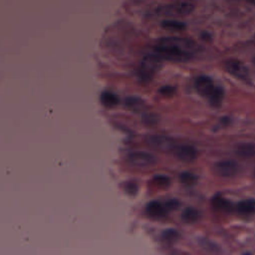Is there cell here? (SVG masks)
<instances>
[{
  "label": "cell",
  "instance_id": "cell-1",
  "mask_svg": "<svg viewBox=\"0 0 255 255\" xmlns=\"http://www.w3.org/2000/svg\"><path fill=\"white\" fill-rule=\"evenodd\" d=\"M155 51L161 58L172 61H187L198 50V46L194 41L177 37H165L157 41Z\"/></svg>",
  "mask_w": 255,
  "mask_h": 255
},
{
  "label": "cell",
  "instance_id": "cell-2",
  "mask_svg": "<svg viewBox=\"0 0 255 255\" xmlns=\"http://www.w3.org/2000/svg\"><path fill=\"white\" fill-rule=\"evenodd\" d=\"M146 143L153 149L160 150V151H169L173 150L175 145V141L164 134H158V133H153V134H148L145 137Z\"/></svg>",
  "mask_w": 255,
  "mask_h": 255
},
{
  "label": "cell",
  "instance_id": "cell-3",
  "mask_svg": "<svg viewBox=\"0 0 255 255\" xmlns=\"http://www.w3.org/2000/svg\"><path fill=\"white\" fill-rule=\"evenodd\" d=\"M127 160L133 166L136 167H148L155 163V156L147 151L133 150L128 153Z\"/></svg>",
  "mask_w": 255,
  "mask_h": 255
},
{
  "label": "cell",
  "instance_id": "cell-4",
  "mask_svg": "<svg viewBox=\"0 0 255 255\" xmlns=\"http://www.w3.org/2000/svg\"><path fill=\"white\" fill-rule=\"evenodd\" d=\"M223 67L227 73L233 77L247 81L249 79V72L245 65L236 59H229L223 63Z\"/></svg>",
  "mask_w": 255,
  "mask_h": 255
},
{
  "label": "cell",
  "instance_id": "cell-5",
  "mask_svg": "<svg viewBox=\"0 0 255 255\" xmlns=\"http://www.w3.org/2000/svg\"><path fill=\"white\" fill-rule=\"evenodd\" d=\"M193 4L189 2H177L170 5L161 7L160 11L164 14L175 15V16H185L193 11Z\"/></svg>",
  "mask_w": 255,
  "mask_h": 255
},
{
  "label": "cell",
  "instance_id": "cell-6",
  "mask_svg": "<svg viewBox=\"0 0 255 255\" xmlns=\"http://www.w3.org/2000/svg\"><path fill=\"white\" fill-rule=\"evenodd\" d=\"M238 167L239 166L236 161L231 159H225L218 161L214 164V171L219 176L231 177L237 173Z\"/></svg>",
  "mask_w": 255,
  "mask_h": 255
},
{
  "label": "cell",
  "instance_id": "cell-7",
  "mask_svg": "<svg viewBox=\"0 0 255 255\" xmlns=\"http://www.w3.org/2000/svg\"><path fill=\"white\" fill-rule=\"evenodd\" d=\"M195 89L200 96L209 98L216 89V86L209 77L199 76L195 80Z\"/></svg>",
  "mask_w": 255,
  "mask_h": 255
},
{
  "label": "cell",
  "instance_id": "cell-8",
  "mask_svg": "<svg viewBox=\"0 0 255 255\" xmlns=\"http://www.w3.org/2000/svg\"><path fill=\"white\" fill-rule=\"evenodd\" d=\"M174 155L185 162H190L193 161L197 157V149L189 144H181V145H176L173 149Z\"/></svg>",
  "mask_w": 255,
  "mask_h": 255
},
{
  "label": "cell",
  "instance_id": "cell-9",
  "mask_svg": "<svg viewBox=\"0 0 255 255\" xmlns=\"http://www.w3.org/2000/svg\"><path fill=\"white\" fill-rule=\"evenodd\" d=\"M161 66V58L158 55H145L141 61V69L146 75L156 72Z\"/></svg>",
  "mask_w": 255,
  "mask_h": 255
},
{
  "label": "cell",
  "instance_id": "cell-10",
  "mask_svg": "<svg viewBox=\"0 0 255 255\" xmlns=\"http://www.w3.org/2000/svg\"><path fill=\"white\" fill-rule=\"evenodd\" d=\"M166 211H167V208L165 207V205L161 204L158 201H150L146 205L147 214L154 218L163 217L166 214Z\"/></svg>",
  "mask_w": 255,
  "mask_h": 255
},
{
  "label": "cell",
  "instance_id": "cell-11",
  "mask_svg": "<svg viewBox=\"0 0 255 255\" xmlns=\"http://www.w3.org/2000/svg\"><path fill=\"white\" fill-rule=\"evenodd\" d=\"M237 211L240 215L251 216L255 214V200L246 199L242 200L237 204Z\"/></svg>",
  "mask_w": 255,
  "mask_h": 255
},
{
  "label": "cell",
  "instance_id": "cell-12",
  "mask_svg": "<svg viewBox=\"0 0 255 255\" xmlns=\"http://www.w3.org/2000/svg\"><path fill=\"white\" fill-rule=\"evenodd\" d=\"M211 203H212V207L219 211H230L231 209V203L219 194L215 195L212 198Z\"/></svg>",
  "mask_w": 255,
  "mask_h": 255
},
{
  "label": "cell",
  "instance_id": "cell-13",
  "mask_svg": "<svg viewBox=\"0 0 255 255\" xmlns=\"http://www.w3.org/2000/svg\"><path fill=\"white\" fill-rule=\"evenodd\" d=\"M181 218L185 223H194L199 218V212L193 207H186L182 211Z\"/></svg>",
  "mask_w": 255,
  "mask_h": 255
},
{
  "label": "cell",
  "instance_id": "cell-14",
  "mask_svg": "<svg viewBox=\"0 0 255 255\" xmlns=\"http://www.w3.org/2000/svg\"><path fill=\"white\" fill-rule=\"evenodd\" d=\"M101 101H102V103L104 104V105H106V106H114V105H117L118 103H119V101H120V98H119V96L116 94V93H114V92H112V91H109V90H107V91H104L102 94H101Z\"/></svg>",
  "mask_w": 255,
  "mask_h": 255
},
{
  "label": "cell",
  "instance_id": "cell-15",
  "mask_svg": "<svg viewBox=\"0 0 255 255\" xmlns=\"http://www.w3.org/2000/svg\"><path fill=\"white\" fill-rule=\"evenodd\" d=\"M237 154L242 157H250L255 154V145L251 143H242L237 147Z\"/></svg>",
  "mask_w": 255,
  "mask_h": 255
},
{
  "label": "cell",
  "instance_id": "cell-16",
  "mask_svg": "<svg viewBox=\"0 0 255 255\" xmlns=\"http://www.w3.org/2000/svg\"><path fill=\"white\" fill-rule=\"evenodd\" d=\"M209 103L213 107H219L223 100V90L219 87H216L214 92L211 94V96L208 98Z\"/></svg>",
  "mask_w": 255,
  "mask_h": 255
},
{
  "label": "cell",
  "instance_id": "cell-17",
  "mask_svg": "<svg viewBox=\"0 0 255 255\" xmlns=\"http://www.w3.org/2000/svg\"><path fill=\"white\" fill-rule=\"evenodd\" d=\"M179 179H180L181 183H183L184 185H187V186L194 185L198 180V178L195 174H193L191 172H188V171L181 172L180 175H179Z\"/></svg>",
  "mask_w": 255,
  "mask_h": 255
},
{
  "label": "cell",
  "instance_id": "cell-18",
  "mask_svg": "<svg viewBox=\"0 0 255 255\" xmlns=\"http://www.w3.org/2000/svg\"><path fill=\"white\" fill-rule=\"evenodd\" d=\"M126 104L133 109H141L144 107V101L139 98V97H135V96H129L126 98Z\"/></svg>",
  "mask_w": 255,
  "mask_h": 255
},
{
  "label": "cell",
  "instance_id": "cell-19",
  "mask_svg": "<svg viewBox=\"0 0 255 255\" xmlns=\"http://www.w3.org/2000/svg\"><path fill=\"white\" fill-rule=\"evenodd\" d=\"M161 25L164 28L171 29V30H182L185 28V24L177 20H164L162 21Z\"/></svg>",
  "mask_w": 255,
  "mask_h": 255
},
{
  "label": "cell",
  "instance_id": "cell-20",
  "mask_svg": "<svg viewBox=\"0 0 255 255\" xmlns=\"http://www.w3.org/2000/svg\"><path fill=\"white\" fill-rule=\"evenodd\" d=\"M152 181L154 184H156L158 186H167L169 183L168 177H166L164 175H156L153 177Z\"/></svg>",
  "mask_w": 255,
  "mask_h": 255
},
{
  "label": "cell",
  "instance_id": "cell-21",
  "mask_svg": "<svg viewBox=\"0 0 255 255\" xmlns=\"http://www.w3.org/2000/svg\"><path fill=\"white\" fill-rule=\"evenodd\" d=\"M174 92H175V89L174 87H171V86H163L159 89V93L164 96H171L174 94Z\"/></svg>",
  "mask_w": 255,
  "mask_h": 255
},
{
  "label": "cell",
  "instance_id": "cell-22",
  "mask_svg": "<svg viewBox=\"0 0 255 255\" xmlns=\"http://www.w3.org/2000/svg\"><path fill=\"white\" fill-rule=\"evenodd\" d=\"M164 237L169 241V240H175L177 237H178V233L173 230V229H170V230H167L164 232Z\"/></svg>",
  "mask_w": 255,
  "mask_h": 255
},
{
  "label": "cell",
  "instance_id": "cell-23",
  "mask_svg": "<svg viewBox=\"0 0 255 255\" xmlns=\"http://www.w3.org/2000/svg\"><path fill=\"white\" fill-rule=\"evenodd\" d=\"M179 205V202L176 200V199H171V200H168L166 203H165V207L167 209H175L177 208Z\"/></svg>",
  "mask_w": 255,
  "mask_h": 255
},
{
  "label": "cell",
  "instance_id": "cell-24",
  "mask_svg": "<svg viewBox=\"0 0 255 255\" xmlns=\"http://www.w3.org/2000/svg\"><path fill=\"white\" fill-rule=\"evenodd\" d=\"M126 188H127V190H128V192L134 193V192L136 191V189H137V185H136L135 182L129 181V182H128V183L126 184Z\"/></svg>",
  "mask_w": 255,
  "mask_h": 255
},
{
  "label": "cell",
  "instance_id": "cell-25",
  "mask_svg": "<svg viewBox=\"0 0 255 255\" xmlns=\"http://www.w3.org/2000/svg\"><path fill=\"white\" fill-rule=\"evenodd\" d=\"M143 121L147 122V123H154L156 120H155V116L152 115V114H146L142 117Z\"/></svg>",
  "mask_w": 255,
  "mask_h": 255
},
{
  "label": "cell",
  "instance_id": "cell-26",
  "mask_svg": "<svg viewBox=\"0 0 255 255\" xmlns=\"http://www.w3.org/2000/svg\"><path fill=\"white\" fill-rule=\"evenodd\" d=\"M243 255H251V254H250V253H248V252H247V253H244V254H243Z\"/></svg>",
  "mask_w": 255,
  "mask_h": 255
},
{
  "label": "cell",
  "instance_id": "cell-27",
  "mask_svg": "<svg viewBox=\"0 0 255 255\" xmlns=\"http://www.w3.org/2000/svg\"><path fill=\"white\" fill-rule=\"evenodd\" d=\"M254 174H255V170H254Z\"/></svg>",
  "mask_w": 255,
  "mask_h": 255
}]
</instances>
